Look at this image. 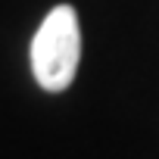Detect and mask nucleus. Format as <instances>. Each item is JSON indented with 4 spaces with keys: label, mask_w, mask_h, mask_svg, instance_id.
Wrapping results in <instances>:
<instances>
[{
    "label": "nucleus",
    "mask_w": 159,
    "mask_h": 159,
    "mask_svg": "<svg viewBox=\"0 0 159 159\" xmlns=\"http://www.w3.org/2000/svg\"><path fill=\"white\" fill-rule=\"evenodd\" d=\"M28 56L31 75L44 91L59 94L75 81L78 59H81V25H78L75 7L59 3L44 16L41 28L31 38Z\"/></svg>",
    "instance_id": "obj_1"
}]
</instances>
